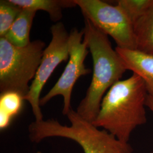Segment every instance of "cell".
Segmentation results:
<instances>
[{"label":"cell","mask_w":153,"mask_h":153,"mask_svg":"<svg viewBox=\"0 0 153 153\" xmlns=\"http://www.w3.org/2000/svg\"><path fill=\"white\" fill-rule=\"evenodd\" d=\"M22 10L9 0L0 1V38L5 36Z\"/></svg>","instance_id":"cell-14"},{"label":"cell","mask_w":153,"mask_h":153,"mask_svg":"<svg viewBox=\"0 0 153 153\" xmlns=\"http://www.w3.org/2000/svg\"><path fill=\"white\" fill-rule=\"evenodd\" d=\"M146 107H148L153 113V98L149 95H148L146 100Z\"/></svg>","instance_id":"cell-15"},{"label":"cell","mask_w":153,"mask_h":153,"mask_svg":"<svg viewBox=\"0 0 153 153\" xmlns=\"http://www.w3.org/2000/svg\"><path fill=\"white\" fill-rule=\"evenodd\" d=\"M11 3L22 9L37 12L46 11L51 20L55 23L60 22L63 14L62 11L67 8L77 6L74 0H9Z\"/></svg>","instance_id":"cell-9"},{"label":"cell","mask_w":153,"mask_h":153,"mask_svg":"<svg viewBox=\"0 0 153 153\" xmlns=\"http://www.w3.org/2000/svg\"><path fill=\"white\" fill-rule=\"evenodd\" d=\"M115 49L127 70L131 71L141 78L148 95L153 98V55L136 49H121L117 47Z\"/></svg>","instance_id":"cell-8"},{"label":"cell","mask_w":153,"mask_h":153,"mask_svg":"<svg viewBox=\"0 0 153 153\" xmlns=\"http://www.w3.org/2000/svg\"><path fill=\"white\" fill-rule=\"evenodd\" d=\"M71 126L54 119L34 121L28 126L30 141L39 143L49 137L70 139L82 148L84 153H133L129 142L121 141L104 129H100L71 108L66 115Z\"/></svg>","instance_id":"cell-3"},{"label":"cell","mask_w":153,"mask_h":153,"mask_svg":"<svg viewBox=\"0 0 153 153\" xmlns=\"http://www.w3.org/2000/svg\"><path fill=\"white\" fill-rule=\"evenodd\" d=\"M150 153H153V152H151Z\"/></svg>","instance_id":"cell-16"},{"label":"cell","mask_w":153,"mask_h":153,"mask_svg":"<svg viewBox=\"0 0 153 153\" xmlns=\"http://www.w3.org/2000/svg\"><path fill=\"white\" fill-rule=\"evenodd\" d=\"M84 40L93 59L91 82L76 112L93 123L98 114L102 99L110 88L120 81L127 69L120 55L112 47L108 37L84 18Z\"/></svg>","instance_id":"cell-2"},{"label":"cell","mask_w":153,"mask_h":153,"mask_svg":"<svg viewBox=\"0 0 153 153\" xmlns=\"http://www.w3.org/2000/svg\"><path fill=\"white\" fill-rule=\"evenodd\" d=\"M36 12L22 9L4 37L11 44L18 47L30 43V31Z\"/></svg>","instance_id":"cell-10"},{"label":"cell","mask_w":153,"mask_h":153,"mask_svg":"<svg viewBox=\"0 0 153 153\" xmlns=\"http://www.w3.org/2000/svg\"><path fill=\"white\" fill-rule=\"evenodd\" d=\"M45 43L41 40L18 47L0 38V91H14L24 99L41 63Z\"/></svg>","instance_id":"cell-4"},{"label":"cell","mask_w":153,"mask_h":153,"mask_svg":"<svg viewBox=\"0 0 153 153\" xmlns=\"http://www.w3.org/2000/svg\"><path fill=\"white\" fill-rule=\"evenodd\" d=\"M116 2L126 13L133 25L153 5V0H119Z\"/></svg>","instance_id":"cell-13"},{"label":"cell","mask_w":153,"mask_h":153,"mask_svg":"<svg viewBox=\"0 0 153 153\" xmlns=\"http://www.w3.org/2000/svg\"><path fill=\"white\" fill-rule=\"evenodd\" d=\"M136 50L153 55V5L133 25Z\"/></svg>","instance_id":"cell-11"},{"label":"cell","mask_w":153,"mask_h":153,"mask_svg":"<svg viewBox=\"0 0 153 153\" xmlns=\"http://www.w3.org/2000/svg\"><path fill=\"white\" fill-rule=\"evenodd\" d=\"M24 97L14 91L0 95V131H4L11 125L13 120L22 111Z\"/></svg>","instance_id":"cell-12"},{"label":"cell","mask_w":153,"mask_h":153,"mask_svg":"<svg viewBox=\"0 0 153 153\" xmlns=\"http://www.w3.org/2000/svg\"><path fill=\"white\" fill-rule=\"evenodd\" d=\"M83 29L73 28L69 33V59L61 76L48 93L40 100V105L43 106L57 95L64 98L62 114L66 115L71 109L72 91L76 81L83 76L91 73V70L85 67V60L88 54V44L82 38Z\"/></svg>","instance_id":"cell-7"},{"label":"cell","mask_w":153,"mask_h":153,"mask_svg":"<svg viewBox=\"0 0 153 153\" xmlns=\"http://www.w3.org/2000/svg\"><path fill=\"white\" fill-rule=\"evenodd\" d=\"M84 18L114 40L117 47L136 49L133 25L120 6L100 0H74Z\"/></svg>","instance_id":"cell-5"},{"label":"cell","mask_w":153,"mask_h":153,"mask_svg":"<svg viewBox=\"0 0 153 153\" xmlns=\"http://www.w3.org/2000/svg\"><path fill=\"white\" fill-rule=\"evenodd\" d=\"M52 39L45 48L36 76L30 85L25 100L31 104L35 121L43 120L40 109V96L49 77L56 68L69 59V33L63 23L58 22L51 27Z\"/></svg>","instance_id":"cell-6"},{"label":"cell","mask_w":153,"mask_h":153,"mask_svg":"<svg viewBox=\"0 0 153 153\" xmlns=\"http://www.w3.org/2000/svg\"><path fill=\"white\" fill-rule=\"evenodd\" d=\"M148 93L141 78L136 73L109 88L102 99L93 124L118 140L129 142L133 131L147 122Z\"/></svg>","instance_id":"cell-1"}]
</instances>
